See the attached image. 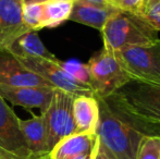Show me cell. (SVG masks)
Instances as JSON below:
<instances>
[{
	"instance_id": "15",
	"label": "cell",
	"mask_w": 160,
	"mask_h": 159,
	"mask_svg": "<svg viewBox=\"0 0 160 159\" xmlns=\"http://www.w3.org/2000/svg\"><path fill=\"white\" fill-rule=\"evenodd\" d=\"M19 127L28 149L36 155L49 154L47 131L42 115H33L31 119L19 120Z\"/></svg>"
},
{
	"instance_id": "4",
	"label": "cell",
	"mask_w": 160,
	"mask_h": 159,
	"mask_svg": "<svg viewBox=\"0 0 160 159\" xmlns=\"http://www.w3.org/2000/svg\"><path fill=\"white\" fill-rule=\"evenodd\" d=\"M86 64L93 79L96 98H107L123 85L131 82L118 53L114 51L102 48Z\"/></svg>"
},
{
	"instance_id": "18",
	"label": "cell",
	"mask_w": 160,
	"mask_h": 159,
	"mask_svg": "<svg viewBox=\"0 0 160 159\" xmlns=\"http://www.w3.org/2000/svg\"><path fill=\"white\" fill-rule=\"evenodd\" d=\"M57 62L65 72L71 75L74 80L82 83V84L87 85L91 88H93L94 91L93 79H92L91 72H89L88 67H87L86 63H81V62L74 61V60H71V61H62V60L59 59L57 60Z\"/></svg>"
},
{
	"instance_id": "25",
	"label": "cell",
	"mask_w": 160,
	"mask_h": 159,
	"mask_svg": "<svg viewBox=\"0 0 160 159\" xmlns=\"http://www.w3.org/2000/svg\"><path fill=\"white\" fill-rule=\"evenodd\" d=\"M78 1L84 2V3L93 4V6H98V7H112L109 3L108 0H78Z\"/></svg>"
},
{
	"instance_id": "5",
	"label": "cell",
	"mask_w": 160,
	"mask_h": 159,
	"mask_svg": "<svg viewBox=\"0 0 160 159\" xmlns=\"http://www.w3.org/2000/svg\"><path fill=\"white\" fill-rule=\"evenodd\" d=\"M117 53L131 81L160 86V39L152 45L130 47Z\"/></svg>"
},
{
	"instance_id": "19",
	"label": "cell",
	"mask_w": 160,
	"mask_h": 159,
	"mask_svg": "<svg viewBox=\"0 0 160 159\" xmlns=\"http://www.w3.org/2000/svg\"><path fill=\"white\" fill-rule=\"evenodd\" d=\"M23 23L28 31L42 30V4L40 3H24L22 13Z\"/></svg>"
},
{
	"instance_id": "22",
	"label": "cell",
	"mask_w": 160,
	"mask_h": 159,
	"mask_svg": "<svg viewBox=\"0 0 160 159\" xmlns=\"http://www.w3.org/2000/svg\"><path fill=\"white\" fill-rule=\"evenodd\" d=\"M141 17L152 26V28L159 32L160 31V2L146 7L145 11Z\"/></svg>"
},
{
	"instance_id": "6",
	"label": "cell",
	"mask_w": 160,
	"mask_h": 159,
	"mask_svg": "<svg viewBox=\"0 0 160 159\" xmlns=\"http://www.w3.org/2000/svg\"><path fill=\"white\" fill-rule=\"evenodd\" d=\"M75 96L60 89H53L48 108L42 115L47 131V145L49 153L58 142L76 133L73 118V99Z\"/></svg>"
},
{
	"instance_id": "3",
	"label": "cell",
	"mask_w": 160,
	"mask_h": 159,
	"mask_svg": "<svg viewBox=\"0 0 160 159\" xmlns=\"http://www.w3.org/2000/svg\"><path fill=\"white\" fill-rule=\"evenodd\" d=\"M103 48L110 51L122 50L130 47L147 46L158 42V32L141 15L119 11L111 17L101 30Z\"/></svg>"
},
{
	"instance_id": "8",
	"label": "cell",
	"mask_w": 160,
	"mask_h": 159,
	"mask_svg": "<svg viewBox=\"0 0 160 159\" xmlns=\"http://www.w3.org/2000/svg\"><path fill=\"white\" fill-rule=\"evenodd\" d=\"M20 118L0 96V147L22 157L34 155L28 149L19 127ZM36 155V154H35Z\"/></svg>"
},
{
	"instance_id": "23",
	"label": "cell",
	"mask_w": 160,
	"mask_h": 159,
	"mask_svg": "<svg viewBox=\"0 0 160 159\" xmlns=\"http://www.w3.org/2000/svg\"><path fill=\"white\" fill-rule=\"evenodd\" d=\"M0 159H50V157H49V154H45V155H35L34 154L30 157H22L18 154H14L0 147Z\"/></svg>"
},
{
	"instance_id": "26",
	"label": "cell",
	"mask_w": 160,
	"mask_h": 159,
	"mask_svg": "<svg viewBox=\"0 0 160 159\" xmlns=\"http://www.w3.org/2000/svg\"><path fill=\"white\" fill-rule=\"evenodd\" d=\"M46 1H55V0H23L24 3H42ZM71 1H75V0H71Z\"/></svg>"
},
{
	"instance_id": "7",
	"label": "cell",
	"mask_w": 160,
	"mask_h": 159,
	"mask_svg": "<svg viewBox=\"0 0 160 159\" xmlns=\"http://www.w3.org/2000/svg\"><path fill=\"white\" fill-rule=\"evenodd\" d=\"M18 60L28 70L32 71L33 73L46 81L52 88L63 91L75 97L76 96H93L96 98V94L93 88L74 80L58 64V58L55 59L18 58Z\"/></svg>"
},
{
	"instance_id": "24",
	"label": "cell",
	"mask_w": 160,
	"mask_h": 159,
	"mask_svg": "<svg viewBox=\"0 0 160 159\" xmlns=\"http://www.w3.org/2000/svg\"><path fill=\"white\" fill-rule=\"evenodd\" d=\"M92 159H116V158L101 145V143L99 142L98 137H97L95 147H94V151H93V158Z\"/></svg>"
},
{
	"instance_id": "12",
	"label": "cell",
	"mask_w": 160,
	"mask_h": 159,
	"mask_svg": "<svg viewBox=\"0 0 160 159\" xmlns=\"http://www.w3.org/2000/svg\"><path fill=\"white\" fill-rule=\"evenodd\" d=\"M96 133H74L62 138L49 153L50 159H73L93 152Z\"/></svg>"
},
{
	"instance_id": "28",
	"label": "cell",
	"mask_w": 160,
	"mask_h": 159,
	"mask_svg": "<svg viewBox=\"0 0 160 159\" xmlns=\"http://www.w3.org/2000/svg\"><path fill=\"white\" fill-rule=\"evenodd\" d=\"M157 2H160V0H147V6H146V7L152 6V4L157 3Z\"/></svg>"
},
{
	"instance_id": "16",
	"label": "cell",
	"mask_w": 160,
	"mask_h": 159,
	"mask_svg": "<svg viewBox=\"0 0 160 159\" xmlns=\"http://www.w3.org/2000/svg\"><path fill=\"white\" fill-rule=\"evenodd\" d=\"M6 50L18 58H56V56L45 47L36 31H28L22 34Z\"/></svg>"
},
{
	"instance_id": "13",
	"label": "cell",
	"mask_w": 160,
	"mask_h": 159,
	"mask_svg": "<svg viewBox=\"0 0 160 159\" xmlns=\"http://www.w3.org/2000/svg\"><path fill=\"white\" fill-rule=\"evenodd\" d=\"M119 11L121 10L114 7H98L75 0L69 20L101 32L108 20Z\"/></svg>"
},
{
	"instance_id": "20",
	"label": "cell",
	"mask_w": 160,
	"mask_h": 159,
	"mask_svg": "<svg viewBox=\"0 0 160 159\" xmlns=\"http://www.w3.org/2000/svg\"><path fill=\"white\" fill-rule=\"evenodd\" d=\"M136 159H160V136H145L139 143Z\"/></svg>"
},
{
	"instance_id": "29",
	"label": "cell",
	"mask_w": 160,
	"mask_h": 159,
	"mask_svg": "<svg viewBox=\"0 0 160 159\" xmlns=\"http://www.w3.org/2000/svg\"><path fill=\"white\" fill-rule=\"evenodd\" d=\"M0 50H1V47H0Z\"/></svg>"
},
{
	"instance_id": "1",
	"label": "cell",
	"mask_w": 160,
	"mask_h": 159,
	"mask_svg": "<svg viewBox=\"0 0 160 159\" xmlns=\"http://www.w3.org/2000/svg\"><path fill=\"white\" fill-rule=\"evenodd\" d=\"M102 99L142 134L160 136V86L131 81Z\"/></svg>"
},
{
	"instance_id": "11",
	"label": "cell",
	"mask_w": 160,
	"mask_h": 159,
	"mask_svg": "<svg viewBox=\"0 0 160 159\" xmlns=\"http://www.w3.org/2000/svg\"><path fill=\"white\" fill-rule=\"evenodd\" d=\"M23 0H0V47L8 49L18 37L28 32L24 25Z\"/></svg>"
},
{
	"instance_id": "9",
	"label": "cell",
	"mask_w": 160,
	"mask_h": 159,
	"mask_svg": "<svg viewBox=\"0 0 160 159\" xmlns=\"http://www.w3.org/2000/svg\"><path fill=\"white\" fill-rule=\"evenodd\" d=\"M52 87L46 86H7L0 85V96L14 106L26 109L38 108L44 113L53 95Z\"/></svg>"
},
{
	"instance_id": "17",
	"label": "cell",
	"mask_w": 160,
	"mask_h": 159,
	"mask_svg": "<svg viewBox=\"0 0 160 159\" xmlns=\"http://www.w3.org/2000/svg\"><path fill=\"white\" fill-rule=\"evenodd\" d=\"M74 1L55 0L46 1L42 4V28H53L68 21L73 9Z\"/></svg>"
},
{
	"instance_id": "27",
	"label": "cell",
	"mask_w": 160,
	"mask_h": 159,
	"mask_svg": "<svg viewBox=\"0 0 160 159\" xmlns=\"http://www.w3.org/2000/svg\"><path fill=\"white\" fill-rule=\"evenodd\" d=\"M92 158H93V152L89 154H85V155H81V156H78V157H75L73 159H92Z\"/></svg>"
},
{
	"instance_id": "14",
	"label": "cell",
	"mask_w": 160,
	"mask_h": 159,
	"mask_svg": "<svg viewBox=\"0 0 160 159\" xmlns=\"http://www.w3.org/2000/svg\"><path fill=\"white\" fill-rule=\"evenodd\" d=\"M73 118L76 133H96L99 104L93 96H76L73 99Z\"/></svg>"
},
{
	"instance_id": "2",
	"label": "cell",
	"mask_w": 160,
	"mask_h": 159,
	"mask_svg": "<svg viewBox=\"0 0 160 159\" xmlns=\"http://www.w3.org/2000/svg\"><path fill=\"white\" fill-rule=\"evenodd\" d=\"M97 100L99 120L96 135L99 142L116 159H136L139 143L145 135L119 117L102 98Z\"/></svg>"
},
{
	"instance_id": "21",
	"label": "cell",
	"mask_w": 160,
	"mask_h": 159,
	"mask_svg": "<svg viewBox=\"0 0 160 159\" xmlns=\"http://www.w3.org/2000/svg\"><path fill=\"white\" fill-rule=\"evenodd\" d=\"M112 7L121 11L141 15L145 11L147 0H108Z\"/></svg>"
},
{
	"instance_id": "10",
	"label": "cell",
	"mask_w": 160,
	"mask_h": 159,
	"mask_svg": "<svg viewBox=\"0 0 160 159\" xmlns=\"http://www.w3.org/2000/svg\"><path fill=\"white\" fill-rule=\"evenodd\" d=\"M0 85L7 86H46V81L28 70L21 62L6 49L0 50Z\"/></svg>"
}]
</instances>
